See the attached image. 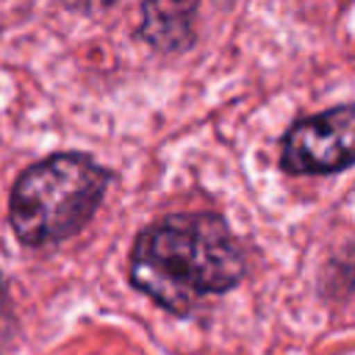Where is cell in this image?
Listing matches in <instances>:
<instances>
[{"mask_svg": "<svg viewBox=\"0 0 355 355\" xmlns=\"http://www.w3.org/2000/svg\"><path fill=\"white\" fill-rule=\"evenodd\" d=\"M244 255L216 214H178L144 227L130 252V283L172 313L233 288Z\"/></svg>", "mask_w": 355, "mask_h": 355, "instance_id": "cell-1", "label": "cell"}, {"mask_svg": "<svg viewBox=\"0 0 355 355\" xmlns=\"http://www.w3.org/2000/svg\"><path fill=\"white\" fill-rule=\"evenodd\" d=\"M108 172L80 153H58L25 169L11 191V225L19 241L39 247L78 233L97 211Z\"/></svg>", "mask_w": 355, "mask_h": 355, "instance_id": "cell-2", "label": "cell"}, {"mask_svg": "<svg viewBox=\"0 0 355 355\" xmlns=\"http://www.w3.org/2000/svg\"><path fill=\"white\" fill-rule=\"evenodd\" d=\"M355 164V103L294 122L283 139L280 166L288 175H330Z\"/></svg>", "mask_w": 355, "mask_h": 355, "instance_id": "cell-3", "label": "cell"}, {"mask_svg": "<svg viewBox=\"0 0 355 355\" xmlns=\"http://www.w3.org/2000/svg\"><path fill=\"white\" fill-rule=\"evenodd\" d=\"M139 36L161 53H183L194 44V0H144Z\"/></svg>", "mask_w": 355, "mask_h": 355, "instance_id": "cell-4", "label": "cell"}]
</instances>
